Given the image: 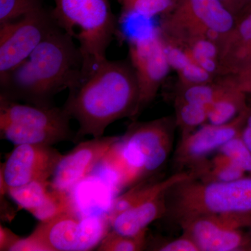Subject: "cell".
<instances>
[{
  "label": "cell",
  "instance_id": "obj_1",
  "mask_svg": "<svg viewBox=\"0 0 251 251\" xmlns=\"http://www.w3.org/2000/svg\"><path fill=\"white\" fill-rule=\"evenodd\" d=\"M139 90L129 59L104 61L69 90L62 105L79 128L75 140L103 136L108 126L128 117L135 120Z\"/></svg>",
  "mask_w": 251,
  "mask_h": 251
},
{
  "label": "cell",
  "instance_id": "obj_2",
  "mask_svg": "<svg viewBox=\"0 0 251 251\" xmlns=\"http://www.w3.org/2000/svg\"><path fill=\"white\" fill-rule=\"evenodd\" d=\"M82 67L78 45L57 28L27 59L0 76V97L37 106H54L57 94L78 83Z\"/></svg>",
  "mask_w": 251,
  "mask_h": 251
},
{
  "label": "cell",
  "instance_id": "obj_3",
  "mask_svg": "<svg viewBox=\"0 0 251 251\" xmlns=\"http://www.w3.org/2000/svg\"><path fill=\"white\" fill-rule=\"evenodd\" d=\"M176 128L174 116L130 124L99 164L111 176L115 190L131 187L158 173L171 154Z\"/></svg>",
  "mask_w": 251,
  "mask_h": 251
},
{
  "label": "cell",
  "instance_id": "obj_4",
  "mask_svg": "<svg viewBox=\"0 0 251 251\" xmlns=\"http://www.w3.org/2000/svg\"><path fill=\"white\" fill-rule=\"evenodd\" d=\"M57 25L77 41L85 77L106 60V52L118 34V18L109 0H53Z\"/></svg>",
  "mask_w": 251,
  "mask_h": 251
},
{
  "label": "cell",
  "instance_id": "obj_5",
  "mask_svg": "<svg viewBox=\"0 0 251 251\" xmlns=\"http://www.w3.org/2000/svg\"><path fill=\"white\" fill-rule=\"evenodd\" d=\"M165 199L166 216L177 223L198 216L251 214V175L226 182L192 178L170 188Z\"/></svg>",
  "mask_w": 251,
  "mask_h": 251
},
{
  "label": "cell",
  "instance_id": "obj_6",
  "mask_svg": "<svg viewBox=\"0 0 251 251\" xmlns=\"http://www.w3.org/2000/svg\"><path fill=\"white\" fill-rule=\"evenodd\" d=\"M72 120L63 106H37L0 97V137L14 146L76 143Z\"/></svg>",
  "mask_w": 251,
  "mask_h": 251
},
{
  "label": "cell",
  "instance_id": "obj_7",
  "mask_svg": "<svg viewBox=\"0 0 251 251\" xmlns=\"http://www.w3.org/2000/svg\"><path fill=\"white\" fill-rule=\"evenodd\" d=\"M235 20L219 0H175L158 28L164 40L175 44L210 41L220 47Z\"/></svg>",
  "mask_w": 251,
  "mask_h": 251
},
{
  "label": "cell",
  "instance_id": "obj_8",
  "mask_svg": "<svg viewBox=\"0 0 251 251\" xmlns=\"http://www.w3.org/2000/svg\"><path fill=\"white\" fill-rule=\"evenodd\" d=\"M110 229L108 214L80 216L73 210L39 223L31 235L46 251H88L97 249Z\"/></svg>",
  "mask_w": 251,
  "mask_h": 251
},
{
  "label": "cell",
  "instance_id": "obj_9",
  "mask_svg": "<svg viewBox=\"0 0 251 251\" xmlns=\"http://www.w3.org/2000/svg\"><path fill=\"white\" fill-rule=\"evenodd\" d=\"M128 57L139 90L137 117L156 98L171 67L164 41L158 27H151L128 42Z\"/></svg>",
  "mask_w": 251,
  "mask_h": 251
},
{
  "label": "cell",
  "instance_id": "obj_10",
  "mask_svg": "<svg viewBox=\"0 0 251 251\" xmlns=\"http://www.w3.org/2000/svg\"><path fill=\"white\" fill-rule=\"evenodd\" d=\"M59 27L52 9L44 6L0 25V76L27 59Z\"/></svg>",
  "mask_w": 251,
  "mask_h": 251
},
{
  "label": "cell",
  "instance_id": "obj_11",
  "mask_svg": "<svg viewBox=\"0 0 251 251\" xmlns=\"http://www.w3.org/2000/svg\"><path fill=\"white\" fill-rule=\"evenodd\" d=\"M178 224L201 251H251V214L198 216Z\"/></svg>",
  "mask_w": 251,
  "mask_h": 251
},
{
  "label": "cell",
  "instance_id": "obj_12",
  "mask_svg": "<svg viewBox=\"0 0 251 251\" xmlns=\"http://www.w3.org/2000/svg\"><path fill=\"white\" fill-rule=\"evenodd\" d=\"M63 154L52 146L35 144L16 145L0 169V191L33 181L50 180Z\"/></svg>",
  "mask_w": 251,
  "mask_h": 251
},
{
  "label": "cell",
  "instance_id": "obj_13",
  "mask_svg": "<svg viewBox=\"0 0 251 251\" xmlns=\"http://www.w3.org/2000/svg\"><path fill=\"white\" fill-rule=\"evenodd\" d=\"M248 108L228 123L221 125L209 123L181 137L175 152L176 163L188 167L191 171L196 169L207 160L210 153L219 151L225 144L240 135L247 118Z\"/></svg>",
  "mask_w": 251,
  "mask_h": 251
},
{
  "label": "cell",
  "instance_id": "obj_14",
  "mask_svg": "<svg viewBox=\"0 0 251 251\" xmlns=\"http://www.w3.org/2000/svg\"><path fill=\"white\" fill-rule=\"evenodd\" d=\"M120 136H102L80 142L72 151L63 154L54 171L50 184L69 193L100 164L103 157Z\"/></svg>",
  "mask_w": 251,
  "mask_h": 251
},
{
  "label": "cell",
  "instance_id": "obj_15",
  "mask_svg": "<svg viewBox=\"0 0 251 251\" xmlns=\"http://www.w3.org/2000/svg\"><path fill=\"white\" fill-rule=\"evenodd\" d=\"M251 66V7L236 18L219 47V76L236 75Z\"/></svg>",
  "mask_w": 251,
  "mask_h": 251
},
{
  "label": "cell",
  "instance_id": "obj_16",
  "mask_svg": "<svg viewBox=\"0 0 251 251\" xmlns=\"http://www.w3.org/2000/svg\"><path fill=\"white\" fill-rule=\"evenodd\" d=\"M195 177H198L197 173L190 170L177 172L164 179L158 180L153 176L142 180L113 200L107 213L109 220L122 211L161 196L178 183Z\"/></svg>",
  "mask_w": 251,
  "mask_h": 251
},
{
  "label": "cell",
  "instance_id": "obj_17",
  "mask_svg": "<svg viewBox=\"0 0 251 251\" xmlns=\"http://www.w3.org/2000/svg\"><path fill=\"white\" fill-rule=\"evenodd\" d=\"M166 193L117 214L110 219V229L130 237L146 232L153 221L166 217Z\"/></svg>",
  "mask_w": 251,
  "mask_h": 251
},
{
  "label": "cell",
  "instance_id": "obj_18",
  "mask_svg": "<svg viewBox=\"0 0 251 251\" xmlns=\"http://www.w3.org/2000/svg\"><path fill=\"white\" fill-rule=\"evenodd\" d=\"M221 77L226 82V88L209 108L208 122L211 125L228 123L249 106V96L232 85L227 77Z\"/></svg>",
  "mask_w": 251,
  "mask_h": 251
},
{
  "label": "cell",
  "instance_id": "obj_19",
  "mask_svg": "<svg viewBox=\"0 0 251 251\" xmlns=\"http://www.w3.org/2000/svg\"><path fill=\"white\" fill-rule=\"evenodd\" d=\"M163 41L171 69L177 74L178 83L195 85L216 80V77L193 62L179 46L168 41Z\"/></svg>",
  "mask_w": 251,
  "mask_h": 251
},
{
  "label": "cell",
  "instance_id": "obj_20",
  "mask_svg": "<svg viewBox=\"0 0 251 251\" xmlns=\"http://www.w3.org/2000/svg\"><path fill=\"white\" fill-rule=\"evenodd\" d=\"M194 171L197 173L198 179L206 181L226 182L247 176L240 168L221 153L211 161L206 160Z\"/></svg>",
  "mask_w": 251,
  "mask_h": 251
},
{
  "label": "cell",
  "instance_id": "obj_21",
  "mask_svg": "<svg viewBox=\"0 0 251 251\" xmlns=\"http://www.w3.org/2000/svg\"><path fill=\"white\" fill-rule=\"evenodd\" d=\"M51 188L50 181H33L23 186L10 188L6 194L21 209L32 214L45 202Z\"/></svg>",
  "mask_w": 251,
  "mask_h": 251
},
{
  "label": "cell",
  "instance_id": "obj_22",
  "mask_svg": "<svg viewBox=\"0 0 251 251\" xmlns=\"http://www.w3.org/2000/svg\"><path fill=\"white\" fill-rule=\"evenodd\" d=\"M121 6V16L118 23L127 18L140 17L150 20L166 14L173 7L175 0H118Z\"/></svg>",
  "mask_w": 251,
  "mask_h": 251
},
{
  "label": "cell",
  "instance_id": "obj_23",
  "mask_svg": "<svg viewBox=\"0 0 251 251\" xmlns=\"http://www.w3.org/2000/svg\"><path fill=\"white\" fill-rule=\"evenodd\" d=\"M175 121L181 137L192 133L208 122L209 108L175 99Z\"/></svg>",
  "mask_w": 251,
  "mask_h": 251
},
{
  "label": "cell",
  "instance_id": "obj_24",
  "mask_svg": "<svg viewBox=\"0 0 251 251\" xmlns=\"http://www.w3.org/2000/svg\"><path fill=\"white\" fill-rule=\"evenodd\" d=\"M146 232L137 236L123 235L110 229L108 234L97 247L99 251H140L145 250L147 247Z\"/></svg>",
  "mask_w": 251,
  "mask_h": 251
},
{
  "label": "cell",
  "instance_id": "obj_25",
  "mask_svg": "<svg viewBox=\"0 0 251 251\" xmlns=\"http://www.w3.org/2000/svg\"><path fill=\"white\" fill-rule=\"evenodd\" d=\"M219 151L233 162L246 174L251 175V151L243 142L240 135L225 144Z\"/></svg>",
  "mask_w": 251,
  "mask_h": 251
},
{
  "label": "cell",
  "instance_id": "obj_26",
  "mask_svg": "<svg viewBox=\"0 0 251 251\" xmlns=\"http://www.w3.org/2000/svg\"><path fill=\"white\" fill-rule=\"evenodd\" d=\"M44 0H0V25L44 6Z\"/></svg>",
  "mask_w": 251,
  "mask_h": 251
},
{
  "label": "cell",
  "instance_id": "obj_27",
  "mask_svg": "<svg viewBox=\"0 0 251 251\" xmlns=\"http://www.w3.org/2000/svg\"><path fill=\"white\" fill-rule=\"evenodd\" d=\"M147 249L158 251H201L196 243L186 234L173 240L151 243Z\"/></svg>",
  "mask_w": 251,
  "mask_h": 251
},
{
  "label": "cell",
  "instance_id": "obj_28",
  "mask_svg": "<svg viewBox=\"0 0 251 251\" xmlns=\"http://www.w3.org/2000/svg\"><path fill=\"white\" fill-rule=\"evenodd\" d=\"M229 82L248 96L251 95V66L236 75H226Z\"/></svg>",
  "mask_w": 251,
  "mask_h": 251
},
{
  "label": "cell",
  "instance_id": "obj_29",
  "mask_svg": "<svg viewBox=\"0 0 251 251\" xmlns=\"http://www.w3.org/2000/svg\"><path fill=\"white\" fill-rule=\"evenodd\" d=\"M11 229L0 226V251H9L10 247L18 239Z\"/></svg>",
  "mask_w": 251,
  "mask_h": 251
},
{
  "label": "cell",
  "instance_id": "obj_30",
  "mask_svg": "<svg viewBox=\"0 0 251 251\" xmlns=\"http://www.w3.org/2000/svg\"><path fill=\"white\" fill-rule=\"evenodd\" d=\"M240 137L247 148L251 151V105L249 103L247 118L241 131Z\"/></svg>",
  "mask_w": 251,
  "mask_h": 251
},
{
  "label": "cell",
  "instance_id": "obj_31",
  "mask_svg": "<svg viewBox=\"0 0 251 251\" xmlns=\"http://www.w3.org/2000/svg\"><path fill=\"white\" fill-rule=\"evenodd\" d=\"M6 193H0L1 196V218L4 221H11L14 219L16 213L9 202L5 199Z\"/></svg>",
  "mask_w": 251,
  "mask_h": 251
},
{
  "label": "cell",
  "instance_id": "obj_32",
  "mask_svg": "<svg viewBox=\"0 0 251 251\" xmlns=\"http://www.w3.org/2000/svg\"><path fill=\"white\" fill-rule=\"evenodd\" d=\"M227 9L235 16L238 17L242 12L245 4V0H219Z\"/></svg>",
  "mask_w": 251,
  "mask_h": 251
},
{
  "label": "cell",
  "instance_id": "obj_33",
  "mask_svg": "<svg viewBox=\"0 0 251 251\" xmlns=\"http://www.w3.org/2000/svg\"><path fill=\"white\" fill-rule=\"evenodd\" d=\"M250 7H251V0H245V4H244V8L242 13L244 12L246 10L249 9ZM242 13H241V14H242Z\"/></svg>",
  "mask_w": 251,
  "mask_h": 251
}]
</instances>
